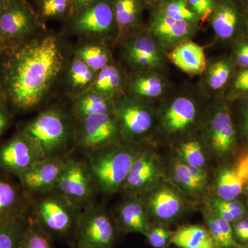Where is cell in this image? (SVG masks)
Here are the masks:
<instances>
[{"mask_svg": "<svg viewBox=\"0 0 248 248\" xmlns=\"http://www.w3.org/2000/svg\"><path fill=\"white\" fill-rule=\"evenodd\" d=\"M160 177L159 161L151 152L140 150L134 160L122 189L128 195L149 192Z\"/></svg>", "mask_w": 248, "mask_h": 248, "instance_id": "cell-19", "label": "cell"}, {"mask_svg": "<svg viewBox=\"0 0 248 248\" xmlns=\"http://www.w3.org/2000/svg\"><path fill=\"white\" fill-rule=\"evenodd\" d=\"M235 240L241 247H248V217H244L232 224Z\"/></svg>", "mask_w": 248, "mask_h": 248, "instance_id": "cell-44", "label": "cell"}, {"mask_svg": "<svg viewBox=\"0 0 248 248\" xmlns=\"http://www.w3.org/2000/svg\"><path fill=\"white\" fill-rule=\"evenodd\" d=\"M173 179L179 185L190 192H198L203 190L204 186L197 182L189 171L188 166L184 162L175 163L173 167Z\"/></svg>", "mask_w": 248, "mask_h": 248, "instance_id": "cell-39", "label": "cell"}, {"mask_svg": "<svg viewBox=\"0 0 248 248\" xmlns=\"http://www.w3.org/2000/svg\"><path fill=\"white\" fill-rule=\"evenodd\" d=\"M203 217L217 248H242L235 240L232 224L218 216L214 210L204 211Z\"/></svg>", "mask_w": 248, "mask_h": 248, "instance_id": "cell-34", "label": "cell"}, {"mask_svg": "<svg viewBox=\"0 0 248 248\" xmlns=\"http://www.w3.org/2000/svg\"><path fill=\"white\" fill-rule=\"evenodd\" d=\"M45 158L38 143L19 130L0 144V171L18 179L31 166Z\"/></svg>", "mask_w": 248, "mask_h": 248, "instance_id": "cell-14", "label": "cell"}, {"mask_svg": "<svg viewBox=\"0 0 248 248\" xmlns=\"http://www.w3.org/2000/svg\"><path fill=\"white\" fill-rule=\"evenodd\" d=\"M148 11L147 29L167 53L183 42L193 40L202 29L192 23L177 20L154 11Z\"/></svg>", "mask_w": 248, "mask_h": 248, "instance_id": "cell-16", "label": "cell"}, {"mask_svg": "<svg viewBox=\"0 0 248 248\" xmlns=\"http://www.w3.org/2000/svg\"><path fill=\"white\" fill-rule=\"evenodd\" d=\"M144 202L149 217L161 223L177 219L183 213L184 202L181 195L172 187L163 185L148 192Z\"/></svg>", "mask_w": 248, "mask_h": 248, "instance_id": "cell-20", "label": "cell"}, {"mask_svg": "<svg viewBox=\"0 0 248 248\" xmlns=\"http://www.w3.org/2000/svg\"><path fill=\"white\" fill-rule=\"evenodd\" d=\"M112 112L119 124L122 141L140 143L156 131L155 104L122 93L112 99Z\"/></svg>", "mask_w": 248, "mask_h": 248, "instance_id": "cell-6", "label": "cell"}, {"mask_svg": "<svg viewBox=\"0 0 248 248\" xmlns=\"http://www.w3.org/2000/svg\"><path fill=\"white\" fill-rule=\"evenodd\" d=\"M45 30L27 0H6L0 13V36L6 48L30 40Z\"/></svg>", "mask_w": 248, "mask_h": 248, "instance_id": "cell-10", "label": "cell"}, {"mask_svg": "<svg viewBox=\"0 0 248 248\" xmlns=\"http://www.w3.org/2000/svg\"><path fill=\"white\" fill-rule=\"evenodd\" d=\"M55 190L84 210L94 203L97 187L85 160L68 156Z\"/></svg>", "mask_w": 248, "mask_h": 248, "instance_id": "cell-13", "label": "cell"}, {"mask_svg": "<svg viewBox=\"0 0 248 248\" xmlns=\"http://www.w3.org/2000/svg\"><path fill=\"white\" fill-rule=\"evenodd\" d=\"M219 200L221 205L231 214L232 216L234 218L235 222L239 221V220L245 217L246 212V208H245L244 203L242 202L236 200L224 201L220 198Z\"/></svg>", "mask_w": 248, "mask_h": 248, "instance_id": "cell-45", "label": "cell"}, {"mask_svg": "<svg viewBox=\"0 0 248 248\" xmlns=\"http://www.w3.org/2000/svg\"><path fill=\"white\" fill-rule=\"evenodd\" d=\"M210 99L197 84L174 86L156 107V131L170 140L189 139L200 130Z\"/></svg>", "mask_w": 248, "mask_h": 248, "instance_id": "cell-2", "label": "cell"}, {"mask_svg": "<svg viewBox=\"0 0 248 248\" xmlns=\"http://www.w3.org/2000/svg\"><path fill=\"white\" fill-rule=\"evenodd\" d=\"M177 152L186 164L198 168L205 166V155L202 143L199 140L193 138L183 140L178 145Z\"/></svg>", "mask_w": 248, "mask_h": 248, "instance_id": "cell-36", "label": "cell"}, {"mask_svg": "<svg viewBox=\"0 0 248 248\" xmlns=\"http://www.w3.org/2000/svg\"><path fill=\"white\" fill-rule=\"evenodd\" d=\"M67 157L45 158L23 173L19 181L28 198L55 190Z\"/></svg>", "mask_w": 248, "mask_h": 248, "instance_id": "cell-18", "label": "cell"}, {"mask_svg": "<svg viewBox=\"0 0 248 248\" xmlns=\"http://www.w3.org/2000/svg\"><path fill=\"white\" fill-rule=\"evenodd\" d=\"M234 50L232 55L237 69L248 68V38L246 36L241 37L234 42Z\"/></svg>", "mask_w": 248, "mask_h": 248, "instance_id": "cell-42", "label": "cell"}, {"mask_svg": "<svg viewBox=\"0 0 248 248\" xmlns=\"http://www.w3.org/2000/svg\"><path fill=\"white\" fill-rule=\"evenodd\" d=\"M14 112L4 97H0V139L12 123Z\"/></svg>", "mask_w": 248, "mask_h": 248, "instance_id": "cell-43", "label": "cell"}, {"mask_svg": "<svg viewBox=\"0 0 248 248\" xmlns=\"http://www.w3.org/2000/svg\"><path fill=\"white\" fill-rule=\"evenodd\" d=\"M240 1H243V0H240Z\"/></svg>", "mask_w": 248, "mask_h": 248, "instance_id": "cell-57", "label": "cell"}, {"mask_svg": "<svg viewBox=\"0 0 248 248\" xmlns=\"http://www.w3.org/2000/svg\"><path fill=\"white\" fill-rule=\"evenodd\" d=\"M113 9L119 31L117 41L146 27L147 7L143 0H113Z\"/></svg>", "mask_w": 248, "mask_h": 248, "instance_id": "cell-26", "label": "cell"}, {"mask_svg": "<svg viewBox=\"0 0 248 248\" xmlns=\"http://www.w3.org/2000/svg\"><path fill=\"white\" fill-rule=\"evenodd\" d=\"M128 71L118 60H115L97 72L91 90L108 99L124 93Z\"/></svg>", "mask_w": 248, "mask_h": 248, "instance_id": "cell-27", "label": "cell"}, {"mask_svg": "<svg viewBox=\"0 0 248 248\" xmlns=\"http://www.w3.org/2000/svg\"><path fill=\"white\" fill-rule=\"evenodd\" d=\"M116 46L120 50V62L128 72H167V53L151 35L146 26L122 37Z\"/></svg>", "mask_w": 248, "mask_h": 248, "instance_id": "cell-7", "label": "cell"}, {"mask_svg": "<svg viewBox=\"0 0 248 248\" xmlns=\"http://www.w3.org/2000/svg\"><path fill=\"white\" fill-rule=\"evenodd\" d=\"M72 55L61 36L46 30L6 48L0 55V82L13 111L42 105L63 78Z\"/></svg>", "mask_w": 248, "mask_h": 248, "instance_id": "cell-1", "label": "cell"}, {"mask_svg": "<svg viewBox=\"0 0 248 248\" xmlns=\"http://www.w3.org/2000/svg\"></svg>", "mask_w": 248, "mask_h": 248, "instance_id": "cell-56", "label": "cell"}, {"mask_svg": "<svg viewBox=\"0 0 248 248\" xmlns=\"http://www.w3.org/2000/svg\"></svg>", "mask_w": 248, "mask_h": 248, "instance_id": "cell-58", "label": "cell"}, {"mask_svg": "<svg viewBox=\"0 0 248 248\" xmlns=\"http://www.w3.org/2000/svg\"><path fill=\"white\" fill-rule=\"evenodd\" d=\"M171 244L179 248H217L208 228L200 225H187L172 232Z\"/></svg>", "mask_w": 248, "mask_h": 248, "instance_id": "cell-31", "label": "cell"}, {"mask_svg": "<svg viewBox=\"0 0 248 248\" xmlns=\"http://www.w3.org/2000/svg\"><path fill=\"white\" fill-rule=\"evenodd\" d=\"M95 1H97V0H73V15L76 14L80 9H83L85 6H88V5Z\"/></svg>", "mask_w": 248, "mask_h": 248, "instance_id": "cell-48", "label": "cell"}, {"mask_svg": "<svg viewBox=\"0 0 248 248\" xmlns=\"http://www.w3.org/2000/svg\"><path fill=\"white\" fill-rule=\"evenodd\" d=\"M30 223V208L0 223V248H20Z\"/></svg>", "mask_w": 248, "mask_h": 248, "instance_id": "cell-32", "label": "cell"}, {"mask_svg": "<svg viewBox=\"0 0 248 248\" xmlns=\"http://www.w3.org/2000/svg\"><path fill=\"white\" fill-rule=\"evenodd\" d=\"M6 50V46H5L4 42H3L2 40H1V36H0V55H1V53Z\"/></svg>", "mask_w": 248, "mask_h": 248, "instance_id": "cell-51", "label": "cell"}, {"mask_svg": "<svg viewBox=\"0 0 248 248\" xmlns=\"http://www.w3.org/2000/svg\"><path fill=\"white\" fill-rule=\"evenodd\" d=\"M67 23L70 32L79 39L104 40L115 46L118 40L113 0H97L73 14Z\"/></svg>", "mask_w": 248, "mask_h": 248, "instance_id": "cell-8", "label": "cell"}, {"mask_svg": "<svg viewBox=\"0 0 248 248\" xmlns=\"http://www.w3.org/2000/svg\"><path fill=\"white\" fill-rule=\"evenodd\" d=\"M115 46L96 39H79L73 49V55L97 73L114 61Z\"/></svg>", "mask_w": 248, "mask_h": 248, "instance_id": "cell-28", "label": "cell"}, {"mask_svg": "<svg viewBox=\"0 0 248 248\" xmlns=\"http://www.w3.org/2000/svg\"><path fill=\"white\" fill-rule=\"evenodd\" d=\"M31 218L54 240L73 239L82 210L58 190L29 199Z\"/></svg>", "mask_w": 248, "mask_h": 248, "instance_id": "cell-5", "label": "cell"}, {"mask_svg": "<svg viewBox=\"0 0 248 248\" xmlns=\"http://www.w3.org/2000/svg\"><path fill=\"white\" fill-rule=\"evenodd\" d=\"M168 60L189 76H200L206 68L208 59L203 46L193 40L186 41L167 53Z\"/></svg>", "mask_w": 248, "mask_h": 248, "instance_id": "cell-24", "label": "cell"}, {"mask_svg": "<svg viewBox=\"0 0 248 248\" xmlns=\"http://www.w3.org/2000/svg\"><path fill=\"white\" fill-rule=\"evenodd\" d=\"M192 12L200 19L202 27L208 22L213 14L217 0H186Z\"/></svg>", "mask_w": 248, "mask_h": 248, "instance_id": "cell-41", "label": "cell"}, {"mask_svg": "<svg viewBox=\"0 0 248 248\" xmlns=\"http://www.w3.org/2000/svg\"><path fill=\"white\" fill-rule=\"evenodd\" d=\"M30 208L19 179L0 171V223Z\"/></svg>", "mask_w": 248, "mask_h": 248, "instance_id": "cell-23", "label": "cell"}, {"mask_svg": "<svg viewBox=\"0 0 248 248\" xmlns=\"http://www.w3.org/2000/svg\"><path fill=\"white\" fill-rule=\"evenodd\" d=\"M71 99L73 103L70 110L75 120L112 112V100L91 89Z\"/></svg>", "mask_w": 248, "mask_h": 248, "instance_id": "cell-30", "label": "cell"}, {"mask_svg": "<svg viewBox=\"0 0 248 248\" xmlns=\"http://www.w3.org/2000/svg\"><path fill=\"white\" fill-rule=\"evenodd\" d=\"M0 97H4L3 95L2 89H1V82H0Z\"/></svg>", "mask_w": 248, "mask_h": 248, "instance_id": "cell-53", "label": "cell"}, {"mask_svg": "<svg viewBox=\"0 0 248 248\" xmlns=\"http://www.w3.org/2000/svg\"><path fill=\"white\" fill-rule=\"evenodd\" d=\"M241 2L243 8H244L245 13L248 16V0H243V1H241Z\"/></svg>", "mask_w": 248, "mask_h": 248, "instance_id": "cell-50", "label": "cell"}, {"mask_svg": "<svg viewBox=\"0 0 248 248\" xmlns=\"http://www.w3.org/2000/svg\"><path fill=\"white\" fill-rule=\"evenodd\" d=\"M236 67L231 57H218L208 60V64L201 75L199 87L209 98L221 94Z\"/></svg>", "mask_w": 248, "mask_h": 248, "instance_id": "cell-21", "label": "cell"}, {"mask_svg": "<svg viewBox=\"0 0 248 248\" xmlns=\"http://www.w3.org/2000/svg\"><path fill=\"white\" fill-rule=\"evenodd\" d=\"M248 248V247H242V248Z\"/></svg>", "mask_w": 248, "mask_h": 248, "instance_id": "cell-55", "label": "cell"}, {"mask_svg": "<svg viewBox=\"0 0 248 248\" xmlns=\"http://www.w3.org/2000/svg\"><path fill=\"white\" fill-rule=\"evenodd\" d=\"M116 225L124 233H138L146 236L152 223L143 200L138 195H128L117 210Z\"/></svg>", "mask_w": 248, "mask_h": 248, "instance_id": "cell-22", "label": "cell"}, {"mask_svg": "<svg viewBox=\"0 0 248 248\" xmlns=\"http://www.w3.org/2000/svg\"><path fill=\"white\" fill-rule=\"evenodd\" d=\"M168 1V0H143L145 4H146L147 10L153 7L155 5L160 4V3L164 2V1Z\"/></svg>", "mask_w": 248, "mask_h": 248, "instance_id": "cell-49", "label": "cell"}, {"mask_svg": "<svg viewBox=\"0 0 248 248\" xmlns=\"http://www.w3.org/2000/svg\"><path fill=\"white\" fill-rule=\"evenodd\" d=\"M167 73L157 71L128 72L124 93L143 102L159 103L174 87Z\"/></svg>", "mask_w": 248, "mask_h": 248, "instance_id": "cell-17", "label": "cell"}, {"mask_svg": "<svg viewBox=\"0 0 248 248\" xmlns=\"http://www.w3.org/2000/svg\"><path fill=\"white\" fill-rule=\"evenodd\" d=\"M221 94L229 102L248 97V68H236Z\"/></svg>", "mask_w": 248, "mask_h": 248, "instance_id": "cell-37", "label": "cell"}, {"mask_svg": "<svg viewBox=\"0 0 248 248\" xmlns=\"http://www.w3.org/2000/svg\"><path fill=\"white\" fill-rule=\"evenodd\" d=\"M97 73L73 53L62 78L66 94L73 99L91 90Z\"/></svg>", "mask_w": 248, "mask_h": 248, "instance_id": "cell-29", "label": "cell"}, {"mask_svg": "<svg viewBox=\"0 0 248 248\" xmlns=\"http://www.w3.org/2000/svg\"><path fill=\"white\" fill-rule=\"evenodd\" d=\"M237 101H239L240 104H241L243 129L248 138V97L238 99Z\"/></svg>", "mask_w": 248, "mask_h": 248, "instance_id": "cell-47", "label": "cell"}, {"mask_svg": "<svg viewBox=\"0 0 248 248\" xmlns=\"http://www.w3.org/2000/svg\"><path fill=\"white\" fill-rule=\"evenodd\" d=\"M54 239L31 220L19 248H55Z\"/></svg>", "mask_w": 248, "mask_h": 248, "instance_id": "cell-38", "label": "cell"}, {"mask_svg": "<svg viewBox=\"0 0 248 248\" xmlns=\"http://www.w3.org/2000/svg\"><path fill=\"white\" fill-rule=\"evenodd\" d=\"M138 144L122 141L85 153L97 192L112 194L122 188L140 153Z\"/></svg>", "mask_w": 248, "mask_h": 248, "instance_id": "cell-4", "label": "cell"}, {"mask_svg": "<svg viewBox=\"0 0 248 248\" xmlns=\"http://www.w3.org/2000/svg\"><path fill=\"white\" fill-rule=\"evenodd\" d=\"M229 103L222 94L210 98L200 128L207 145L221 156L232 151L236 144V129Z\"/></svg>", "mask_w": 248, "mask_h": 248, "instance_id": "cell-9", "label": "cell"}, {"mask_svg": "<svg viewBox=\"0 0 248 248\" xmlns=\"http://www.w3.org/2000/svg\"><path fill=\"white\" fill-rule=\"evenodd\" d=\"M29 4L44 27L49 21L67 22L73 15V0H34Z\"/></svg>", "mask_w": 248, "mask_h": 248, "instance_id": "cell-33", "label": "cell"}, {"mask_svg": "<svg viewBox=\"0 0 248 248\" xmlns=\"http://www.w3.org/2000/svg\"><path fill=\"white\" fill-rule=\"evenodd\" d=\"M75 128L71 110L52 106L23 123L18 130L38 143L46 158H55L67 157L76 148Z\"/></svg>", "mask_w": 248, "mask_h": 248, "instance_id": "cell-3", "label": "cell"}, {"mask_svg": "<svg viewBox=\"0 0 248 248\" xmlns=\"http://www.w3.org/2000/svg\"><path fill=\"white\" fill-rule=\"evenodd\" d=\"M248 19H247V29H246V37L248 38Z\"/></svg>", "mask_w": 248, "mask_h": 248, "instance_id": "cell-54", "label": "cell"}, {"mask_svg": "<svg viewBox=\"0 0 248 248\" xmlns=\"http://www.w3.org/2000/svg\"><path fill=\"white\" fill-rule=\"evenodd\" d=\"M75 121V147L85 153L122 141L113 112Z\"/></svg>", "mask_w": 248, "mask_h": 248, "instance_id": "cell-12", "label": "cell"}, {"mask_svg": "<svg viewBox=\"0 0 248 248\" xmlns=\"http://www.w3.org/2000/svg\"><path fill=\"white\" fill-rule=\"evenodd\" d=\"M172 232L164 225H152L146 235L148 243L153 248H166L171 243Z\"/></svg>", "mask_w": 248, "mask_h": 248, "instance_id": "cell-40", "label": "cell"}, {"mask_svg": "<svg viewBox=\"0 0 248 248\" xmlns=\"http://www.w3.org/2000/svg\"><path fill=\"white\" fill-rule=\"evenodd\" d=\"M187 166H188L189 171H190L192 177L197 182L205 186L207 182L208 176H207L206 171L203 169V168L195 167V166H190V165H187Z\"/></svg>", "mask_w": 248, "mask_h": 248, "instance_id": "cell-46", "label": "cell"}, {"mask_svg": "<svg viewBox=\"0 0 248 248\" xmlns=\"http://www.w3.org/2000/svg\"><path fill=\"white\" fill-rule=\"evenodd\" d=\"M6 0H0V13L4 9L5 4H6Z\"/></svg>", "mask_w": 248, "mask_h": 248, "instance_id": "cell-52", "label": "cell"}, {"mask_svg": "<svg viewBox=\"0 0 248 248\" xmlns=\"http://www.w3.org/2000/svg\"><path fill=\"white\" fill-rule=\"evenodd\" d=\"M247 19L240 0H217L209 24L217 41L234 43L246 35Z\"/></svg>", "mask_w": 248, "mask_h": 248, "instance_id": "cell-15", "label": "cell"}, {"mask_svg": "<svg viewBox=\"0 0 248 248\" xmlns=\"http://www.w3.org/2000/svg\"><path fill=\"white\" fill-rule=\"evenodd\" d=\"M117 231L110 215L93 203L81 211L73 241L75 248H113Z\"/></svg>", "mask_w": 248, "mask_h": 248, "instance_id": "cell-11", "label": "cell"}, {"mask_svg": "<svg viewBox=\"0 0 248 248\" xmlns=\"http://www.w3.org/2000/svg\"><path fill=\"white\" fill-rule=\"evenodd\" d=\"M248 181V155H245L234 166L220 170L216 180L217 197L224 201L236 200Z\"/></svg>", "mask_w": 248, "mask_h": 248, "instance_id": "cell-25", "label": "cell"}, {"mask_svg": "<svg viewBox=\"0 0 248 248\" xmlns=\"http://www.w3.org/2000/svg\"><path fill=\"white\" fill-rule=\"evenodd\" d=\"M148 11H154L161 16L177 20L185 21L202 27L200 19L192 12L186 0H168L155 5Z\"/></svg>", "mask_w": 248, "mask_h": 248, "instance_id": "cell-35", "label": "cell"}]
</instances>
